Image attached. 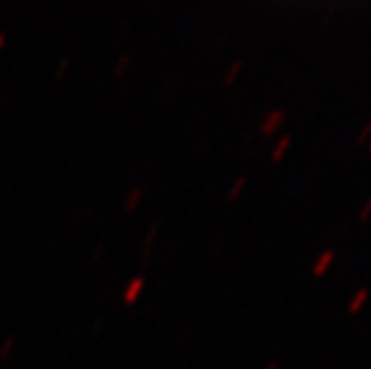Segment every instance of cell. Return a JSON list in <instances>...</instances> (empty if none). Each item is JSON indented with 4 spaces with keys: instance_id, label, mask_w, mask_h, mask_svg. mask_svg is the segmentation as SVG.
<instances>
[{
    "instance_id": "1",
    "label": "cell",
    "mask_w": 371,
    "mask_h": 369,
    "mask_svg": "<svg viewBox=\"0 0 371 369\" xmlns=\"http://www.w3.org/2000/svg\"><path fill=\"white\" fill-rule=\"evenodd\" d=\"M286 119V111L283 108H273V110L266 111L264 117L260 119V125H258V132L262 136H272L279 130V127L284 122Z\"/></svg>"
},
{
    "instance_id": "2",
    "label": "cell",
    "mask_w": 371,
    "mask_h": 369,
    "mask_svg": "<svg viewBox=\"0 0 371 369\" xmlns=\"http://www.w3.org/2000/svg\"><path fill=\"white\" fill-rule=\"evenodd\" d=\"M143 286H145L143 277H134L132 281L125 286V290H122V301H125L127 305H132L134 301H138V298L141 296Z\"/></svg>"
},
{
    "instance_id": "3",
    "label": "cell",
    "mask_w": 371,
    "mask_h": 369,
    "mask_svg": "<svg viewBox=\"0 0 371 369\" xmlns=\"http://www.w3.org/2000/svg\"><path fill=\"white\" fill-rule=\"evenodd\" d=\"M334 260H336V251L328 249V251H324V253H320L319 256H317V260H315L313 268H311L313 275L315 277H322L326 271L330 270V265L334 264Z\"/></svg>"
},
{
    "instance_id": "4",
    "label": "cell",
    "mask_w": 371,
    "mask_h": 369,
    "mask_svg": "<svg viewBox=\"0 0 371 369\" xmlns=\"http://www.w3.org/2000/svg\"><path fill=\"white\" fill-rule=\"evenodd\" d=\"M143 194H145V191H143V187H141V184H132V187L127 191V194H125V200H122L125 209H127V211H134V209L141 203Z\"/></svg>"
},
{
    "instance_id": "5",
    "label": "cell",
    "mask_w": 371,
    "mask_h": 369,
    "mask_svg": "<svg viewBox=\"0 0 371 369\" xmlns=\"http://www.w3.org/2000/svg\"><path fill=\"white\" fill-rule=\"evenodd\" d=\"M367 298H369V290L367 289H358L356 292H354V296L351 298V301H348V313L351 315H356V313H360L362 309H364V305L367 303Z\"/></svg>"
},
{
    "instance_id": "6",
    "label": "cell",
    "mask_w": 371,
    "mask_h": 369,
    "mask_svg": "<svg viewBox=\"0 0 371 369\" xmlns=\"http://www.w3.org/2000/svg\"><path fill=\"white\" fill-rule=\"evenodd\" d=\"M290 145H292V136L290 134H284L281 138L275 141V145L272 147V160L273 162H279L286 155V151L290 149Z\"/></svg>"
},
{
    "instance_id": "7",
    "label": "cell",
    "mask_w": 371,
    "mask_h": 369,
    "mask_svg": "<svg viewBox=\"0 0 371 369\" xmlns=\"http://www.w3.org/2000/svg\"><path fill=\"white\" fill-rule=\"evenodd\" d=\"M158 228H160V222H153L151 226H149V230H147V234H145L143 237V249H141V254H143V260H147V256H149V251H151V247L155 245V239H157L158 236Z\"/></svg>"
},
{
    "instance_id": "8",
    "label": "cell",
    "mask_w": 371,
    "mask_h": 369,
    "mask_svg": "<svg viewBox=\"0 0 371 369\" xmlns=\"http://www.w3.org/2000/svg\"><path fill=\"white\" fill-rule=\"evenodd\" d=\"M247 187V175H239L232 181L230 189L226 191V200L228 202H234L236 198H239V194L243 192V189Z\"/></svg>"
},
{
    "instance_id": "9",
    "label": "cell",
    "mask_w": 371,
    "mask_h": 369,
    "mask_svg": "<svg viewBox=\"0 0 371 369\" xmlns=\"http://www.w3.org/2000/svg\"><path fill=\"white\" fill-rule=\"evenodd\" d=\"M241 70H243V60H241V58H236V60L228 66L226 74H224V83H226V85H232L234 81L238 79V75L241 74Z\"/></svg>"
},
{
    "instance_id": "10",
    "label": "cell",
    "mask_w": 371,
    "mask_h": 369,
    "mask_svg": "<svg viewBox=\"0 0 371 369\" xmlns=\"http://www.w3.org/2000/svg\"><path fill=\"white\" fill-rule=\"evenodd\" d=\"M130 63H132V57H130V55H121V57L115 60V64H113V75H115V77H121V75L127 74V70L130 68Z\"/></svg>"
},
{
    "instance_id": "11",
    "label": "cell",
    "mask_w": 371,
    "mask_h": 369,
    "mask_svg": "<svg viewBox=\"0 0 371 369\" xmlns=\"http://www.w3.org/2000/svg\"><path fill=\"white\" fill-rule=\"evenodd\" d=\"M371 219V198L369 200H365V203L362 206V209H360L358 213V220H362V222H365V220Z\"/></svg>"
},
{
    "instance_id": "12",
    "label": "cell",
    "mask_w": 371,
    "mask_h": 369,
    "mask_svg": "<svg viewBox=\"0 0 371 369\" xmlns=\"http://www.w3.org/2000/svg\"><path fill=\"white\" fill-rule=\"evenodd\" d=\"M70 66V58H60L57 64V70H55V75H57V79H60L64 74H66V70Z\"/></svg>"
},
{
    "instance_id": "13",
    "label": "cell",
    "mask_w": 371,
    "mask_h": 369,
    "mask_svg": "<svg viewBox=\"0 0 371 369\" xmlns=\"http://www.w3.org/2000/svg\"><path fill=\"white\" fill-rule=\"evenodd\" d=\"M367 138H371V121L367 122V125H365V127H364V130L360 132L358 141H360V144H364V141H365V139H367Z\"/></svg>"
},
{
    "instance_id": "14",
    "label": "cell",
    "mask_w": 371,
    "mask_h": 369,
    "mask_svg": "<svg viewBox=\"0 0 371 369\" xmlns=\"http://www.w3.org/2000/svg\"><path fill=\"white\" fill-rule=\"evenodd\" d=\"M264 369H279V362H277V360H272V362L266 363V367H264Z\"/></svg>"
},
{
    "instance_id": "15",
    "label": "cell",
    "mask_w": 371,
    "mask_h": 369,
    "mask_svg": "<svg viewBox=\"0 0 371 369\" xmlns=\"http://www.w3.org/2000/svg\"><path fill=\"white\" fill-rule=\"evenodd\" d=\"M12 346H13V339H8V343L4 345V354H6V352H10V348H12Z\"/></svg>"
},
{
    "instance_id": "16",
    "label": "cell",
    "mask_w": 371,
    "mask_h": 369,
    "mask_svg": "<svg viewBox=\"0 0 371 369\" xmlns=\"http://www.w3.org/2000/svg\"><path fill=\"white\" fill-rule=\"evenodd\" d=\"M0 44H4V34H0Z\"/></svg>"
},
{
    "instance_id": "17",
    "label": "cell",
    "mask_w": 371,
    "mask_h": 369,
    "mask_svg": "<svg viewBox=\"0 0 371 369\" xmlns=\"http://www.w3.org/2000/svg\"><path fill=\"white\" fill-rule=\"evenodd\" d=\"M369 153H371V138H369Z\"/></svg>"
}]
</instances>
